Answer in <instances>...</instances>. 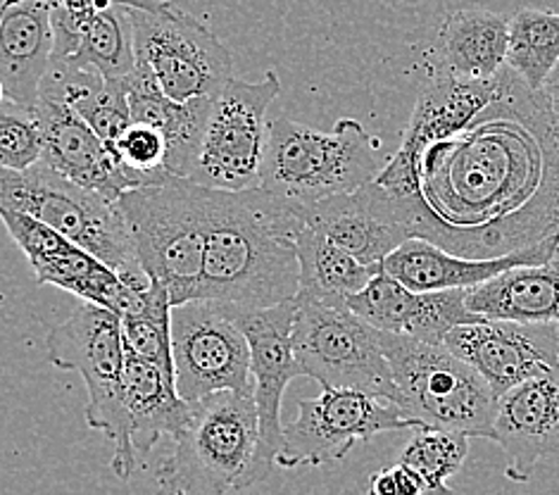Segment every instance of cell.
Here are the masks:
<instances>
[{
  "label": "cell",
  "mask_w": 559,
  "mask_h": 495,
  "mask_svg": "<svg viewBox=\"0 0 559 495\" xmlns=\"http://www.w3.org/2000/svg\"><path fill=\"white\" fill-rule=\"evenodd\" d=\"M379 186L409 236L488 260L559 240V129L543 91L502 67L498 96L452 137L389 157Z\"/></svg>",
  "instance_id": "cell-1"
},
{
  "label": "cell",
  "mask_w": 559,
  "mask_h": 495,
  "mask_svg": "<svg viewBox=\"0 0 559 495\" xmlns=\"http://www.w3.org/2000/svg\"><path fill=\"white\" fill-rule=\"evenodd\" d=\"M296 205L264 189L205 186V260L198 298L270 307L298 296Z\"/></svg>",
  "instance_id": "cell-2"
},
{
  "label": "cell",
  "mask_w": 559,
  "mask_h": 495,
  "mask_svg": "<svg viewBox=\"0 0 559 495\" xmlns=\"http://www.w3.org/2000/svg\"><path fill=\"white\" fill-rule=\"evenodd\" d=\"M381 141L357 119L343 117L331 131L276 117L270 122L260 189L308 205L336 193H348L377 179L383 167Z\"/></svg>",
  "instance_id": "cell-3"
},
{
  "label": "cell",
  "mask_w": 559,
  "mask_h": 495,
  "mask_svg": "<svg viewBox=\"0 0 559 495\" xmlns=\"http://www.w3.org/2000/svg\"><path fill=\"white\" fill-rule=\"evenodd\" d=\"M0 208L41 220L50 229L110 264L131 288L141 291L151 284L117 200L70 181L48 165L0 167Z\"/></svg>",
  "instance_id": "cell-4"
},
{
  "label": "cell",
  "mask_w": 559,
  "mask_h": 495,
  "mask_svg": "<svg viewBox=\"0 0 559 495\" xmlns=\"http://www.w3.org/2000/svg\"><path fill=\"white\" fill-rule=\"evenodd\" d=\"M383 353L395 381V405L429 429L490 438L498 396L472 365L443 343H426L383 331Z\"/></svg>",
  "instance_id": "cell-5"
},
{
  "label": "cell",
  "mask_w": 559,
  "mask_h": 495,
  "mask_svg": "<svg viewBox=\"0 0 559 495\" xmlns=\"http://www.w3.org/2000/svg\"><path fill=\"white\" fill-rule=\"evenodd\" d=\"M117 208L143 272L167 286L171 305L195 300L205 260V186L169 177L124 191Z\"/></svg>",
  "instance_id": "cell-6"
},
{
  "label": "cell",
  "mask_w": 559,
  "mask_h": 495,
  "mask_svg": "<svg viewBox=\"0 0 559 495\" xmlns=\"http://www.w3.org/2000/svg\"><path fill=\"white\" fill-rule=\"evenodd\" d=\"M191 405L189 424L157 470L159 495L238 491L258 446L255 398L219 391Z\"/></svg>",
  "instance_id": "cell-7"
},
{
  "label": "cell",
  "mask_w": 559,
  "mask_h": 495,
  "mask_svg": "<svg viewBox=\"0 0 559 495\" xmlns=\"http://www.w3.org/2000/svg\"><path fill=\"white\" fill-rule=\"evenodd\" d=\"M46 355L52 367L82 374L88 391L86 424L112 440V472L117 479L129 481L141 462L129 448L122 410V317L108 307L82 300L62 325L50 329Z\"/></svg>",
  "instance_id": "cell-8"
},
{
  "label": "cell",
  "mask_w": 559,
  "mask_h": 495,
  "mask_svg": "<svg viewBox=\"0 0 559 495\" xmlns=\"http://www.w3.org/2000/svg\"><path fill=\"white\" fill-rule=\"evenodd\" d=\"M293 353L302 377L322 388H353L395 403V381L383 353V331L350 305L296 296Z\"/></svg>",
  "instance_id": "cell-9"
},
{
  "label": "cell",
  "mask_w": 559,
  "mask_h": 495,
  "mask_svg": "<svg viewBox=\"0 0 559 495\" xmlns=\"http://www.w3.org/2000/svg\"><path fill=\"white\" fill-rule=\"evenodd\" d=\"M129 12L136 62L145 64L169 98L191 101L231 79V52L210 26L171 0H119Z\"/></svg>",
  "instance_id": "cell-10"
},
{
  "label": "cell",
  "mask_w": 559,
  "mask_h": 495,
  "mask_svg": "<svg viewBox=\"0 0 559 495\" xmlns=\"http://www.w3.org/2000/svg\"><path fill=\"white\" fill-rule=\"evenodd\" d=\"M278 96L282 79L274 70L260 82L231 76L212 98L203 143L189 179L219 191L258 189L270 139L267 110Z\"/></svg>",
  "instance_id": "cell-11"
},
{
  "label": "cell",
  "mask_w": 559,
  "mask_h": 495,
  "mask_svg": "<svg viewBox=\"0 0 559 495\" xmlns=\"http://www.w3.org/2000/svg\"><path fill=\"white\" fill-rule=\"evenodd\" d=\"M403 429H415V424L391 400L353 388H322L317 398L298 400V417L284 424L276 467L298 470L341 462L357 444Z\"/></svg>",
  "instance_id": "cell-12"
},
{
  "label": "cell",
  "mask_w": 559,
  "mask_h": 495,
  "mask_svg": "<svg viewBox=\"0 0 559 495\" xmlns=\"http://www.w3.org/2000/svg\"><path fill=\"white\" fill-rule=\"evenodd\" d=\"M171 357L186 403L219 391L252 396L250 345L224 303L195 298L171 305Z\"/></svg>",
  "instance_id": "cell-13"
},
{
  "label": "cell",
  "mask_w": 559,
  "mask_h": 495,
  "mask_svg": "<svg viewBox=\"0 0 559 495\" xmlns=\"http://www.w3.org/2000/svg\"><path fill=\"white\" fill-rule=\"evenodd\" d=\"M226 307L243 329L250 345L252 398L258 408V446L238 486V491H246L272 474L284 440L282 400L288 384L302 377L296 353H293V322H296L298 303L290 298L270 307Z\"/></svg>",
  "instance_id": "cell-14"
},
{
  "label": "cell",
  "mask_w": 559,
  "mask_h": 495,
  "mask_svg": "<svg viewBox=\"0 0 559 495\" xmlns=\"http://www.w3.org/2000/svg\"><path fill=\"white\" fill-rule=\"evenodd\" d=\"M0 222L29 260L38 286H58L79 300L108 307L119 317L139 300L143 288H131L110 264L50 229L41 220L0 208Z\"/></svg>",
  "instance_id": "cell-15"
},
{
  "label": "cell",
  "mask_w": 559,
  "mask_h": 495,
  "mask_svg": "<svg viewBox=\"0 0 559 495\" xmlns=\"http://www.w3.org/2000/svg\"><path fill=\"white\" fill-rule=\"evenodd\" d=\"M443 345L472 365L498 398L510 388L559 365V329L478 319L450 329Z\"/></svg>",
  "instance_id": "cell-16"
},
{
  "label": "cell",
  "mask_w": 559,
  "mask_h": 495,
  "mask_svg": "<svg viewBox=\"0 0 559 495\" xmlns=\"http://www.w3.org/2000/svg\"><path fill=\"white\" fill-rule=\"evenodd\" d=\"M302 224L329 236L359 262L381 267L409 236L397 200L369 181L348 193H336L308 205H296Z\"/></svg>",
  "instance_id": "cell-17"
},
{
  "label": "cell",
  "mask_w": 559,
  "mask_h": 495,
  "mask_svg": "<svg viewBox=\"0 0 559 495\" xmlns=\"http://www.w3.org/2000/svg\"><path fill=\"white\" fill-rule=\"evenodd\" d=\"M464 298L467 288L415 291L379 270L362 291L345 303L379 331L426 343H443L450 329L484 319L469 310Z\"/></svg>",
  "instance_id": "cell-18"
},
{
  "label": "cell",
  "mask_w": 559,
  "mask_h": 495,
  "mask_svg": "<svg viewBox=\"0 0 559 495\" xmlns=\"http://www.w3.org/2000/svg\"><path fill=\"white\" fill-rule=\"evenodd\" d=\"M492 440L508 455L504 474L526 484L536 464L559 455V365L498 398Z\"/></svg>",
  "instance_id": "cell-19"
},
{
  "label": "cell",
  "mask_w": 559,
  "mask_h": 495,
  "mask_svg": "<svg viewBox=\"0 0 559 495\" xmlns=\"http://www.w3.org/2000/svg\"><path fill=\"white\" fill-rule=\"evenodd\" d=\"M34 117L38 133H41V160L38 163L110 200H117L129 189H136V184L117 163L108 143L68 103L52 96H38Z\"/></svg>",
  "instance_id": "cell-20"
},
{
  "label": "cell",
  "mask_w": 559,
  "mask_h": 495,
  "mask_svg": "<svg viewBox=\"0 0 559 495\" xmlns=\"http://www.w3.org/2000/svg\"><path fill=\"white\" fill-rule=\"evenodd\" d=\"M559 240H548L526 250L510 252L502 258L474 260L455 256L426 238L412 236L397 246L389 258L381 262V270L403 281L407 288L415 291H452L474 288L496 274L519 264H540L557 258Z\"/></svg>",
  "instance_id": "cell-21"
},
{
  "label": "cell",
  "mask_w": 559,
  "mask_h": 495,
  "mask_svg": "<svg viewBox=\"0 0 559 495\" xmlns=\"http://www.w3.org/2000/svg\"><path fill=\"white\" fill-rule=\"evenodd\" d=\"M58 0H0V82L5 98L34 110L52 56Z\"/></svg>",
  "instance_id": "cell-22"
},
{
  "label": "cell",
  "mask_w": 559,
  "mask_h": 495,
  "mask_svg": "<svg viewBox=\"0 0 559 495\" xmlns=\"http://www.w3.org/2000/svg\"><path fill=\"white\" fill-rule=\"evenodd\" d=\"M122 84L127 91L131 122L148 125L163 133L167 143V172L175 174V177L189 179L198 151H201L212 98L215 96L191 101L169 98L159 89L153 72L141 62H136L134 70L122 76Z\"/></svg>",
  "instance_id": "cell-23"
},
{
  "label": "cell",
  "mask_w": 559,
  "mask_h": 495,
  "mask_svg": "<svg viewBox=\"0 0 559 495\" xmlns=\"http://www.w3.org/2000/svg\"><path fill=\"white\" fill-rule=\"evenodd\" d=\"M122 410L129 448L134 450L139 462L148 458L163 436L177 438L193 414V405L179 396L175 377H167L163 369L127 347Z\"/></svg>",
  "instance_id": "cell-24"
},
{
  "label": "cell",
  "mask_w": 559,
  "mask_h": 495,
  "mask_svg": "<svg viewBox=\"0 0 559 495\" xmlns=\"http://www.w3.org/2000/svg\"><path fill=\"white\" fill-rule=\"evenodd\" d=\"M500 86L502 70L488 79L433 76V82L417 98L401 145L391 157L412 160L424 145L457 133L498 96Z\"/></svg>",
  "instance_id": "cell-25"
},
{
  "label": "cell",
  "mask_w": 559,
  "mask_h": 495,
  "mask_svg": "<svg viewBox=\"0 0 559 495\" xmlns=\"http://www.w3.org/2000/svg\"><path fill=\"white\" fill-rule=\"evenodd\" d=\"M469 310L484 319L519 325L559 322V258L510 267L467 288Z\"/></svg>",
  "instance_id": "cell-26"
},
{
  "label": "cell",
  "mask_w": 559,
  "mask_h": 495,
  "mask_svg": "<svg viewBox=\"0 0 559 495\" xmlns=\"http://www.w3.org/2000/svg\"><path fill=\"white\" fill-rule=\"evenodd\" d=\"M508 15L484 8L452 12L436 38L438 76H496L508 64Z\"/></svg>",
  "instance_id": "cell-27"
},
{
  "label": "cell",
  "mask_w": 559,
  "mask_h": 495,
  "mask_svg": "<svg viewBox=\"0 0 559 495\" xmlns=\"http://www.w3.org/2000/svg\"><path fill=\"white\" fill-rule=\"evenodd\" d=\"M296 256L300 270L298 296L302 298L329 303L348 300L381 270V267L359 262L348 250L308 224H300L296 232Z\"/></svg>",
  "instance_id": "cell-28"
},
{
  "label": "cell",
  "mask_w": 559,
  "mask_h": 495,
  "mask_svg": "<svg viewBox=\"0 0 559 495\" xmlns=\"http://www.w3.org/2000/svg\"><path fill=\"white\" fill-rule=\"evenodd\" d=\"M559 64V12L524 8L510 17L508 67L522 82L543 91L545 79Z\"/></svg>",
  "instance_id": "cell-29"
},
{
  "label": "cell",
  "mask_w": 559,
  "mask_h": 495,
  "mask_svg": "<svg viewBox=\"0 0 559 495\" xmlns=\"http://www.w3.org/2000/svg\"><path fill=\"white\" fill-rule=\"evenodd\" d=\"M124 347L139 357L148 360L175 377V357H171V298L165 284L151 279V284L139 293V300L122 315Z\"/></svg>",
  "instance_id": "cell-30"
},
{
  "label": "cell",
  "mask_w": 559,
  "mask_h": 495,
  "mask_svg": "<svg viewBox=\"0 0 559 495\" xmlns=\"http://www.w3.org/2000/svg\"><path fill=\"white\" fill-rule=\"evenodd\" d=\"M469 455V436L445 429L419 426L417 434L403 448L401 460L419 472L431 486L448 491V479L455 476Z\"/></svg>",
  "instance_id": "cell-31"
},
{
  "label": "cell",
  "mask_w": 559,
  "mask_h": 495,
  "mask_svg": "<svg viewBox=\"0 0 559 495\" xmlns=\"http://www.w3.org/2000/svg\"><path fill=\"white\" fill-rule=\"evenodd\" d=\"M112 155L129 174L131 181L136 184V189L139 186H148L175 177V174H169L165 167V137L148 125L131 122L112 145Z\"/></svg>",
  "instance_id": "cell-32"
},
{
  "label": "cell",
  "mask_w": 559,
  "mask_h": 495,
  "mask_svg": "<svg viewBox=\"0 0 559 495\" xmlns=\"http://www.w3.org/2000/svg\"><path fill=\"white\" fill-rule=\"evenodd\" d=\"M41 160V133L34 110L5 101L0 105V167L26 169Z\"/></svg>",
  "instance_id": "cell-33"
},
{
  "label": "cell",
  "mask_w": 559,
  "mask_h": 495,
  "mask_svg": "<svg viewBox=\"0 0 559 495\" xmlns=\"http://www.w3.org/2000/svg\"><path fill=\"white\" fill-rule=\"evenodd\" d=\"M367 495H455V491L436 488L412 467L397 462L371 474Z\"/></svg>",
  "instance_id": "cell-34"
},
{
  "label": "cell",
  "mask_w": 559,
  "mask_h": 495,
  "mask_svg": "<svg viewBox=\"0 0 559 495\" xmlns=\"http://www.w3.org/2000/svg\"><path fill=\"white\" fill-rule=\"evenodd\" d=\"M543 93H545V101H548V105H550V113H552L555 125L559 129V64L550 72V76L545 79Z\"/></svg>",
  "instance_id": "cell-35"
},
{
  "label": "cell",
  "mask_w": 559,
  "mask_h": 495,
  "mask_svg": "<svg viewBox=\"0 0 559 495\" xmlns=\"http://www.w3.org/2000/svg\"><path fill=\"white\" fill-rule=\"evenodd\" d=\"M8 98H5V86H3V82H0V105H3Z\"/></svg>",
  "instance_id": "cell-36"
},
{
  "label": "cell",
  "mask_w": 559,
  "mask_h": 495,
  "mask_svg": "<svg viewBox=\"0 0 559 495\" xmlns=\"http://www.w3.org/2000/svg\"><path fill=\"white\" fill-rule=\"evenodd\" d=\"M557 329H559V322H557Z\"/></svg>",
  "instance_id": "cell-37"
}]
</instances>
